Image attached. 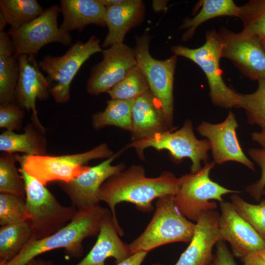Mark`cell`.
<instances>
[{"instance_id":"6da1fadb","label":"cell","mask_w":265,"mask_h":265,"mask_svg":"<svg viewBox=\"0 0 265 265\" xmlns=\"http://www.w3.org/2000/svg\"><path fill=\"white\" fill-rule=\"evenodd\" d=\"M182 181V176L177 178L169 171H163L156 178L147 177L143 166L132 165L105 182L100 189L99 199L108 206L117 231L122 236L124 232L115 212L116 205L127 202L141 212H152L153 201L165 195H175Z\"/></svg>"},{"instance_id":"7a4b0ae2","label":"cell","mask_w":265,"mask_h":265,"mask_svg":"<svg viewBox=\"0 0 265 265\" xmlns=\"http://www.w3.org/2000/svg\"><path fill=\"white\" fill-rule=\"evenodd\" d=\"M108 210L99 205L77 210L71 221L63 228L43 239L31 240L16 256L0 265H26L37 256L58 248L64 249L69 256L81 257L83 240L98 236L102 220Z\"/></svg>"},{"instance_id":"3957f363","label":"cell","mask_w":265,"mask_h":265,"mask_svg":"<svg viewBox=\"0 0 265 265\" xmlns=\"http://www.w3.org/2000/svg\"><path fill=\"white\" fill-rule=\"evenodd\" d=\"M26 190V218L31 234V240L47 238L65 227L75 215L74 206L62 205L55 196L20 166Z\"/></svg>"},{"instance_id":"277c9868","label":"cell","mask_w":265,"mask_h":265,"mask_svg":"<svg viewBox=\"0 0 265 265\" xmlns=\"http://www.w3.org/2000/svg\"><path fill=\"white\" fill-rule=\"evenodd\" d=\"M175 195L157 199L154 215L143 232L129 244L132 254L149 252L161 245L175 242H190L194 233V223L176 207Z\"/></svg>"},{"instance_id":"5b68a950","label":"cell","mask_w":265,"mask_h":265,"mask_svg":"<svg viewBox=\"0 0 265 265\" xmlns=\"http://www.w3.org/2000/svg\"><path fill=\"white\" fill-rule=\"evenodd\" d=\"M222 41L214 30L208 31L205 43L200 47L190 49L182 45L173 46L175 55L187 58L197 64L205 73L209 86L210 97L215 106L228 109L240 108L241 94L227 86L220 67Z\"/></svg>"},{"instance_id":"8992f818","label":"cell","mask_w":265,"mask_h":265,"mask_svg":"<svg viewBox=\"0 0 265 265\" xmlns=\"http://www.w3.org/2000/svg\"><path fill=\"white\" fill-rule=\"evenodd\" d=\"M114 154L106 143L78 154L62 156H20L15 154L20 166L44 186L58 181L68 182L85 171L90 160L111 157Z\"/></svg>"},{"instance_id":"52a82bcc","label":"cell","mask_w":265,"mask_h":265,"mask_svg":"<svg viewBox=\"0 0 265 265\" xmlns=\"http://www.w3.org/2000/svg\"><path fill=\"white\" fill-rule=\"evenodd\" d=\"M215 164L213 161L208 162L198 171L182 176L183 181L174 195V201L179 211L189 220L196 222L203 213L215 210L217 204L211 200L221 203L224 195L239 193L210 179V172Z\"/></svg>"},{"instance_id":"ba28073f","label":"cell","mask_w":265,"mask_h":265,"mask_svg":"<svg viewBox=\"0 0 265 265\" xmlns=\"http://www.w3.org/2000/svg\"><path fill=\"white\" fill-rule=\"evenodd\" d=\"M175 129L150 137L133 141L128 146L135 148L139 155L143 157V152L147 148L157 150H167L171 159L179 163L185 158L191 161V173H195L202 168L201 163L209 162L208 152L211 150L207 139L200 140L196 138L193 132V126L190 120H186L179 130Z\"/></svg>"},{"instance_id":"9c48e42d","label":"cell","mask_w":265,"mask_h":265,"mask_svg":"<svg viewBox=\"0 0 265 265\" xmlns=\"http://www.w3.org/2000/svg\"><path fill=\"white\" fill-rule=\"evenodd\" d=\"M99 40L92 36L85 43L78 41L63 55L45 56L39 63L47 74L50 93L56 103L70 100V85L82 64L93 54L102 52Z\"/></svg>"},{"instance_id":"30bf717a","label":"cell","mask_w":265,"mask_h":265,"mask_svg":"<svg viewBox=\"0 0 265 265\" xmlns=\"http://www.w3.org/2000/svg\"><path fill=\"white\" fill-rule=\"evenodd\" d=\"M148 33L136 38L134 52L137 65L145 75L150 90L159 103L167 125L173 127V82L177 56L159 60L152 57L149 50Z\"/></svg>"},{"instance_id":"8fae6325","label":"cell","mask_w":265,"mask_h":265,"mask_svg":"<svg viewBox=\"0 0 265 265\" xmlns=\"http://www.w3.org/2000/svg\"><path fill=\"white\" fill-rule=\"evenodd\" d=\"M59 10L58 5H52L30 23L8 30L17 56L34 55L44 46L51 43H60L64 46L70 44L71 35L61 31L58 26Z\"/></svg>"},{"instance_id":"7c38bea8","label":"cell","mask_w":265,"mask_h":265,"mask_svg":"<svg viewBox=\"0 0 265 265\" xmlns=\"http://www.w3.org/2000/svg\"><path fill=\"white\" fill-rule=\"evenodd\" d=\"M218 33L222 44V57L230 60L252 80L265 79V49L259 37L234 33L224 27Z\"/></svg>"},{"instance_id":"4fadbf2b","label":"cell","mask_w":265,"mask_h":265,"mask_svg":"<svg viewBox=\"0 0 265 265\" xmlns=\"http://www.w3.org/2000/svg\"><path fill=\"white\" fill-rule=\"evenodd\" d=\"M238 127L235 114L230 111L222 122L212 124L204 121L196 129L209 142L215 164L236 161L255 171L254 162L247 157L239 142L236 132Z\"/></svg>"},{"instance_id":"5bb4252c","label":"cell","mask_w":265,"mask_h":265,"mask_svg":"<svg viewBox=\"0 0 265 265\" xmlns=\"http://www.w3.org/2000/svg\"><path fill=\"white\" fill-rule=\"evenodd\" d=\"M120 152L100 164L88 166L83 172L68 182H60V188L69 198L77 210L99 205L101 187L111 176L123 171L124 163L111 165Z\"/></svg>"},{"instance_id":"9a60e30c","label":"cell","mask_w":265,"mask_h":265,"mask_svg":"<svg viewBox=\"0 0 265 265\" xmlns=\"http://www.w3.org/2000/svg\"><path fill=\"white\" fill-rule=\"evenodd\" d=\"M102 52L103 60L93 67L87 83V92L91 95L107 92L137 65L134 50L123 43Z\"/></svg>"},{"instance_id":"2e32d148","label":"cell","mask_w":265,"mask_h":265,"mask_svg":"<svg viewBox=\"0 0 265 265\" xmlns=\"http://www.w3.org/2000/svg\"><path fill=\"white\" fill-rule=\"evenodd\" d=\"M220 240L228 242L234 256L241 259L265 247V240L240 215L232 203H220Z\"/></svg>"},{"instance_id":"e0dca14e","label":"cell","mask_w":265,"mask_h":265,"mask_svg":"<svg viewBox=\"0 0 265 265\" xmlns=\"http://www.w3.org/2000/svg\"><path fill=\"white\" fill-rule=\"evenodd\" d=\"M17 59L19 75L15 90V102L24 109L31 111L33 125L45 132L38 117L36 101L48 99L49 83L41 71L34 55L21 54L17 56Z\"/></svg>"},{"instance_id":"ac0fdd59","label":"cell","mask_w":265,"mask_h":265,"mask_svg":"<svg viewBox=\"0 0 265 265\" xmlns=\"http://www.w3.org/2000/svg\"><path fill=\"white\" fill-rule=\"evenodd\" d=\"M219 214L215 210L200 215L189 244L174 265H209L212 259V249L220 240ZM151 265H162L154 263Z\"/></svg>"},{"instance_id":"d6986e66","label":"cell","mask_w":265,"mask_h":265,"mask_svg":"<svg viewBox=\"0 0 265 265\" xmlns=\"http://www.w3.org/2000/svg\"><path fill=\"white\" fill-rule=\"evenodd\" d=\"M97 239L87 255L80 262L73 265H105L109 257L119 264L132 254L129 244L119 238L110 210L104 215L100 225Z\"/></svg>"},{"instance_id":"ffe728a7","label":"cell","mask_w":265,"mask_h":265,"mask_svg":"<svg viewBox=\"0 0 265 265\" xmlns=\"http://www.w3.org/2000/svg\"><path fill=\"white\" fill-rule=\"evenodd\" d=\"M169 129L160 105L150 90L135 99L132 109L133 141L146 138Z\"/></svg>"},{"instance_id":"44dd1931","label":"cell","mask_w":265,"mask_h":265,"mask_svg":"<svg viewBox=\"0 0 265 265\" xmlns=\"http://www.w3.org/2000/svg\"><path fill=\"white\" fill-rule=\"evenodd\" d=\"M144 11V3L139 0H125L120 4L106 7L108 33L102 47L106 48L123 43L127 32L142 21Z\"/></svg>"},{"instance_id":"7402d4cb","label":"cell","mask_w":265,"mask_h":265,"mask_svg":"<svg viewBox=\"0 0 265 265\" xmlns=\"http://www.w3.org/2000/svg\"><path fill=\"white\" fill-rule=\"evenodd\" d=\"M60 4L63 20L59 28L64 32H81L91 24L106 26V7L99 0H61Z\"/></svg>"},{"instance_id":"603a6c76","label":"cell","mask_w":265,"mask_h":265,"mask_svg":"<svg viewBox=\"0 0 265 265\" xmlns=\"http://www.w3.org/2000/svg\"><path fill=\"white\" fill-rule=\"evenodd\" d=\"M19 75L17 56L8 33L0 31V104L15 102V94Z\"/></svg>"},{"instance_id":"cb8c5ba5","label":"cell","mask_w":265,"mask_h":265,"mask_svg":"<svg viewBox=\"0 0 265 265\" xmlns=\"http://www.w3.org/2000/svg\"><path fill=\"white\" fill-rule=\"evenodd\" d=\"M44 132L30 124L26 125L22 133L6 130L0 135V150L13 154L21 152L29 156L45 155L47 142Z\"/></svg>"},{"instance_id":"d4e9b609","label":"cell","mask_w":265,"mask_h":265,"mask_svg":"<svg viewBox=\"0 0 265 265\" xmlns=\"http://www.w3.org/2000/svg\"><path fill=\"white\" fill-rule=\"evenodd\" d=\"M199 3L201 8L198 13L192 19H186L180 27L188 28L182 37L183 41L191 38L196 28L210 19L224 16L239 17L241 7L232 0H202Z\"/></svg>"},{"instance_id":"484cf974","label":"cell","mask_w":265,"mask_h":265,"mask_svg":"<svg viewBox=\"0 0 265 265\" xmlns=\"http://www.w3.org/2000/svg\"><path fill=\"white\" fill-rule=\"evenodd\" d=\"M31 239V232L25 220L1 226L0 264L11 260Z\"/></svg>"},{"instance_id":"4316f807","label":"cell","mask_w":265,"mask_h":265,"mask_svg":"<svg viewBox=\"0 0 265 265\" xmlns=\"http://www.w3.org/2000/svg\"><path fill=\"white\" fill-rule=\"evenodd\" d=\"M135 99L113 100L107 102L103 111L97 112L92 116V125L99 130L107 126H114L132 131V109Z\"/></svg>"},{"instance_id":"83f0119b","label":"cell","mask_w":265,"mask_h":265,"mask_svg":"<svg viewBox=\"0 0 265 265\" xmlns=\"http://www.w3.org/2000/svg\"><path fill=\"white\" fill-rule=\"evenodd\" d=\"M0 15L13 29L30 23L45 10L36 0H0Z\"/></svg>"},{"instance_id":"f1b7e54d","label":"cell","mask_w":265,"mask_h":265,"mask_svg":"<svg viewBox=\"0 0 265 265\" xmlns=\"http://www.w3.org/2000/svg\"><path fill=\"white\" fill-rule=\"evenodd\" d=\"M149 91L147 79L136 65L107 93L113 100H131L135 99Z\"/></svg>"},{"instance_id":"f546056e","label":"cell","mask_w":265,"mask_h":265,"mask_svg":"<svg viewBox=\"0 0 265 265\" xmlns=\"http://www.w3.org/2000/svg\"><path fill=\"white\" fill-rule=\"evenodd\" d=\"M15 154L2 152L0 156V193H7L26 198L25 185L15 165Z\"/></svg>"},{"instance_id":"4dcf8cb0","label":"cell","mask_w":265,"mask_h":265,"mask_svg":"<svg viewBox=\"0 0 265 265\" xmlns=\"http://www.w3.org/2000/svg\"><path fill=\"white\" fill-rule=\"evenodd\" d=\"M241 7L239 18L244 35L265 37V0H251Z\"/></svg>"},{"instance_id":"1f68e13d","label":"cell","mask_w":265,"mask_h":265,"mask_svg":"<svg viewBox=\"0 0 265 265\" xmlns=\"http://www.w3.org/2000/svg\"><path fill=\"white\" fill-rule=\"evenodd\" d=\"M258 81V86L252 93L241 94L240 108L245 110L247 122L261 129L265 128V79Z\"/></svg>"},{"instance_id":"d6a6232c","label":"cell","mask_w":265,"mask_h":265,"mask_svg":"<svg viewBox=\"0 0 265 265\" xmlns=\"http://www.w3.org/2000/svg\"><path fill=\"white\" fill-rule=\"evenodd\" d=\"M230 199L240 215L265 240V198L259 204L246 202L238 193L232 194Z\"/></svg>"},{"instance_id":"836d02e7","label":"cell","mask_w":265,"mask_h":265,"mask_svg":"<svg viewBox=\"0 0 265 265\" xmlns=\"http://www.w3.org/2000/svg\"><path fill=\"white\" fill-rule=\"evenodd\" d=\"M26 198L7 193H0V225L25 220Z\"/></svg>"},{"instance_id":"e575fe53","label":"cell","mask_w":265,"mask_h":265,"mask_svg":"<svg viewBox=\"0 0 265 265\" xmlns=\"http://www.w3.org/2000/svg\"><path fill=\"white\" fill-rule=\"evenodd\" d=\"M24 115V109L16 102L0 105V127L7 131L20 130Z\"/></svg>"},{"instance_id":"d590c367","label":"cell","mask_w":265,"mask_h":265,"mask_svg":"<svg viewBox=\"0 0 265 265\" xmlns=\"http://www.w3.org/2000/svg\"><path fill=\"white\" fill-rule=\"evenodd\" d=\"M248 154L253 161L260 167L261 175L259 180L246 187V191L256 201H260L265 190V149L250 148L248 150Z\"/></svg>"},{"instance_id":"8d00e7d4","label":"cell","mask_w":265,"mask_h":265,"mask_svg":"<svg viewBox=\"0 0 265 265\" xmlns=\"http://www.w3.org/2000/svg\"><path fill=\"white\" fill-rule=\"evenodd\" d=\"M216 247V252L209 265H238L224 241H218Z\"/></svg>"},{"instance_id":"74e56055","label":"cell","mask_w":265,"mask_h":265,"mask_svg":"<svg viewBox=\"0 0 265 265\" xmlns=\"http://www.w3.org/2000/svg\"><path fill=\"white\" fill-rule=\"evenodd\" d=\"M242 265H265V247L241 259Z\"/></svg>"},{"instance_id":"f35d334b","label":"cell","mask_w":265,"mask_h":265,"mask_svg":"<svg viewBox=\"0 0 265 265\" xmlns=\"http://www.w3.org/2000/svg\"><path fill=\"white\" fill-rule=\"evenodd\" d=\"M148 253L144 251L136 252L125 260L116 265H141Z\"/></svg>"},{"instance_id":"ab89813d","label":"cell","mask_w":265,"mask_h":265,"mask_svg":"<svg viewBox=\"0 0 265 265\" xmlns=\"http://www.w3.org/2000/svg\"><path fill=\"white\" fill-rule=\"evenodd\" d=\"M251 139L259 145L261 148L265 149V128L261 129L260 131L252 132Z\"/></svg>"},{"instance_id":"60d3db41","label":"cell","mask_w":265,"mask_h":265,"mask_svg":"<svg viewBox=\"0 0 265 265\" xmlns=\"http://www.w3.org/2000/svg\"><path fill=\"white\" fill-rule=\"evenodd\" d=\"M167 1H153V7L156 11H162L166 8Z\"/></svg>"},{"instance_id":"b9f144b4","label":"cell","mask_w":265,"mask_h":265,"mask_svg":"<svg viewBox=\"0 0 265 265\" xmlns=\"http://www.w3.org/2000/svg\"><path fill=\"white\" fill-rule=\"evenodd\" d=\"M106 7L120 4L123 2L125 0H99Z\"/></svg>"},{"instance_id":"7bdbcfd3","label":"cell","mask_w":265,"mask_h":265,"mask_svg":"<svg viewBox=\"0 0 265 265\" xmlns=\"http://www.w3.org/2000/svg\"><path fill=\"white\" fill-rule=\"evenodd\" d=\"M37 265H54V264L51 261L39 259L37 260Z\"/></svg>"},{"instance_id":"ee69618b","label":"cell","mask_w":265,"mask_h":265,"mask_svg":"<svg viewBox=\"0 0 265 265\" xmlns=\"http://www.w3.org/2000/svg\"><path fill=\"white\" fill-rule=\"evenodd\" d=\"M261 40V42L262 43V44L265 49V37H259Z\"/></svg>"},{"instance_id":"f6af8a7d","label":"cell","mask_w":265,"mask_h":265,"mask_svg":"<svg viewBox=\"0 0 265 265\" xmlns=\"http://www.w3.org/2000/svg\"><path fill=\"white\" fill-rule=\"evenodd\" d=\"M26 265H37V260H32L29 263H28Z\"/></svg>"},{"instance_id":"bcb514c9","label":"cell","mask_w":265,"mask_h":265,"mask_svg":"<svg viewBox=\"0 0 265 265\" xmlns=\"http://www.w3.org/2000/svg\"><path fill=\"white\" fill-rule=\"evenodd\" d=\"M263 196H265V190L264 191Z\"/></svg>"}]
</instances>
